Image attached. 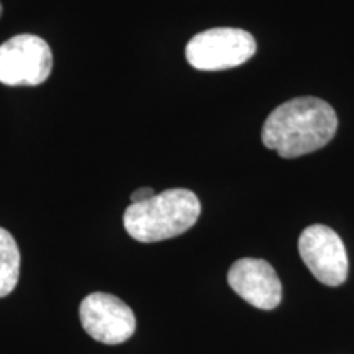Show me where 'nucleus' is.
I'll return each instance as SVG.
<instances>
[{
  "instance_id": "9d476101",
  "label": "nucleus",
  "mask_w": 354,
  "mask_h": 354,
  "mask_svg": "<svg viewBox=\"0 0 354 354\" xmlns=\"http://www.w3.org/2000/svg\"><path fill=\"white\" fill-rule=\"evenodd\" d=\"M0 17H2V3H0Z\"/></svg>"
},
{
  "instance_id": "423d86ee",
  "label": "nucleus",
  "mask_w": 354,
  "mask_h": 354,
  "mask_svg": "<svg viewBox=\"0 0 354 354\" xmlns=\"http://www.w3.org/2000/svg\"><path fill=\"white\" fill-rule=\"evenodd\" d=\"M79 318L86 333L104 344H120L130 339L136 328L133 310L115 295L94 292L82 300Z\"/></svg>"
},
{
  "instance_id": "6e6552de",
  "label": "nucleus",
  "mask_w": 354,
  "mask_h": 354,
  "mask_svg": "<svg viewBox=\"0 0 354 354\" xmlns=\"http://www.w3.org/2000/svg\"><path fill=\"white\" fill-rule=\"evenodd\" d=\"M20 277V250L15 238L0 228V299L12 294Z\"/></svg>"
},
{
  "instance_id": "39448f33",
  "label": "nucleus",
  "mask_w": 354,
  "mask_h": 354,
  "mask_svg": "<svg viewBox=\"0 0 354 354\" xmlns=\"http://www.w3.org/2000/svg\"><path fill=\"white\" fill-rule=\"evenodd\" d=\"M300 258L317 281L330 287L344 284L348 279V254L342 238L326 225H312L299 238Z\"/></svg>"
},
{
  "instance_id": "20e7f679",
  "label": "nucleus",
  "mask_w": 354,
  "mask_h": 354,
  "mask_svg": "<svg viewBox=\"0 0 354 354\" xmlns=\"http://www.w3.org/2000/svg\"><path fill=\"white\" fill-rule=\"evenodd\" d=\"M51 71L50 44L37 35H17L0 44V82L6 86H39Z\"/></svg>"
},
{
  "instance_id": "f03ea898",
  "label": "nucleus",
  "mask_w": 354,
  "mask_h": 354,
  "mask_svg": "<svg viewBox=\"0 0 354 354\" xmlns=\"http://www.w3.org/2000/svg\"><path fill=\"white\" fill-rule=\"evenodd\" d=\"M201 201L189 189H167L149 201L131 203L123 215V225L133 240L156 243L176 238L196 225Z\"/></svg>"
},
{
  "instance_id": "f257e3e1",
  "label": "nucleus",
  "mask_w": 354,
  "mask_h": 354,
  "mask_svg": "<svg viewBox=\"0 0 354 354\" xmlns=\"http://www.w3.org/2000/svg\"><path fill=\"white\" fill-rule=\"evenodd\" d=\"M338 117L328 102L297 97L274 109L266 118L261 138L266 148L292 159L322 149L333 140Z\"/></svg>"
},
{
  "instance_id": "7ed1b4c3",
  "label": "nucleus",
  "mask_w": 354,
  "mask_h": 354,
  "mask_svg": "<svg viewBox=\"0 0 354 354\" xmlns=\"http://www.w3.org/2000/svg\"><path fill=\"white\" fill-rule=\"evenodd\" d=\"M253 35L241 28H210L197 33L185 46V57L201 71L232 69L245 64L256 53Z\"/></svg>"
},
{
  "instance_id": "1a4fd4ad",
  "label": "nucleus",
  "mask_w": 354,
  "mask_h": 354,
  "mask_svg": "<svg viewBox=\"0 0 354 354\" xmlns=\"http://www.w3.org/2000/svg\"><path fill=\"white\" fill-rule=\"evenodd\" d=\"M156 196V192L151 187H140L131 194V203H141L149 201V198Z\"/></svg>"
},
{
  "instance_id": "0eeeda50",
  "label": "nucleus",
  "mask_w": 354,
  "mask_h": 354,
  "mask_svg": "<svg viewBox=\"0 0 354 354\" xmlns=\"http://www.w3.org/2000/svg\"><path fill=\"white\" fill-rule=\"evenodd\" d=\"M228 284L245 302L259 310L276 308L282 300L281 279L264 259H238L228 271Z\"/></svg>"
}]
</instances>
